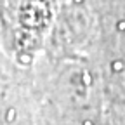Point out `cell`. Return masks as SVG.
<instances>
[{
    "mask_svg": "<svg viewBox=\"0 0 125 125\" xmlns=\"http://www.w3.org/2000/svg\"><path fill=\"white\" fill-rule=\"evenodd\" d=\"M116 30H118V31H125V19H123V21H118Z\"/></svg>",
    "mask_w": 125,
    "mask_h": 125,
    "instance_id": "6da1fadb",
    "label": "cell"
},
{
    "mask_svg": "<svg viewBox=\"0 0 125 125\" xmlns=\"http://www.w3.org/2000/svg\"><path fill=\"white\" fill-rule=\"evenodd\" d=\"M113 68H115V70H120V68H122V62H115Z\"/></svg>",
    "mask_w": 125,
    "mask_h": 125,
    "instance_id": "7a4b0ae2",
    "label": "cell"
},
{
    "mask_svg": "<svg viewBox=\"0 0 125 125\" xmlns=\"http://www.w3.org/2000/svg\"><path fill=\"white\" fill-rule=\"evenodd\" d=\"M75 2H76V4H82V2H83V0H75Z\"/></svg>",
    "mask_w": 125,
    "mask_h": 125,
    "instance_id": "3957f363",
    "label": "cell"
}]
</instances>
